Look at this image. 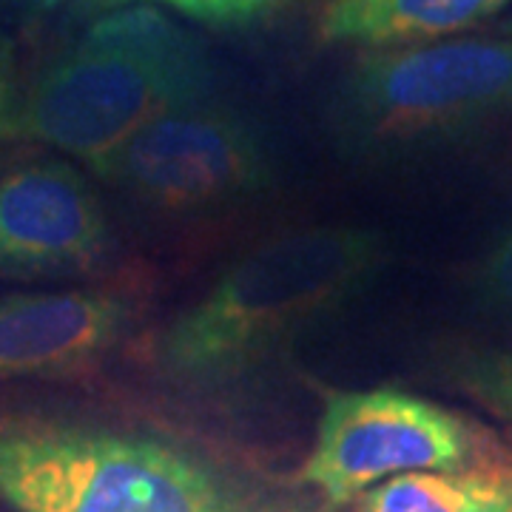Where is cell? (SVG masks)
Listing matches in <instances>:
<instances>
[{"instance_id":"6da1fadb","label":"cell","mask_w":512,"mask_h":512,"mask_svg":"<svg viewBox=\"0 0 512 512\" xmlns=\"http://www.w3.org/2000/svg\"><path fill=\"white\" fill-rule=\"evenodd\" d=\"M0 504L15 512H336L163 424L0 413Z\"/></svg>"},{"instance_id":"7a4b0ae2","label":"cell","mask_w":512,"mask_h":512,"mask_svg":"<svg viewBox=\"0 0 512 512\" xmlns=\"http://www.w3.org/2000/svg\"><path fill=\"white\" fill-rule=\"evenodd\" d=\"M382 262V237L356 225L276 234L171 316L146 342L143 362L177 393H225L345 308Z\"/></svg>"},{"instance_id":"3957f363","label":"cell","mask_w":512,"mask_h":512,"mask_svg":"<svg viewBox=\"0 0 512 512\" xmlns=\"http://www.w3.org/2000/svg\"><path fill=\"white\" fill-rule=\"evenodd\" d=\"M214 94L200 37L165 9L103 12L20 94L15 137L37 140L100 174L151 123Z\"/></svg>"},{"instance_id":"277c9868","label":"cell","mask_w":512,"mask_h":512,"mask_svg":"<svg viewBox=\"0 0 512 512\" xmlns=\"http://www.w3.org/2000/svg\"><path fill=\"white\" fill-rule=\"evenodd\" d=\"M512 109V37L458 35L365 49L339 94V123L362 151H407Z\"/></svg>"},{"instance_id":"5b68a950","label":"cell","mask_w":512,"mask_h":512,"mask_svg":"<svg viewBox=\"0 0 512 512\" xmlns=\"http://www.w3.org/2000/svg\"><path fill=\"white\" fill-rule=\"evenodd\" d=\"M501 453L476 421L424 396L396 387L333 390L299 484L339 510L390 478L464 470Z\"/></svg>"},{"instance_id":"8992f818","label":"cell","mask_w":512,"mask_h":512,"mask_svg":"<svg viewBox=\"0 0 512 512\" xmlns=\"http://www.w3.org/2000/svg\"><path fill=\"white\" fill-rule=\"evenodd\" d=\"M100 177L151 214L185 220L268 191L274 160L254 123L211 94L143 128Z\"/></svg>"},{"instance_id":"52a82bcc","label":"cell","mask_w":512,"mask_h":512,"mask_svg":"<svg viewBox=\"0 0 512 512\" xmlns=\"http://www.w3.org/2000/svg\"><path fill=\"white\" fill-rule=\"evenodd\" d=\"M137 305L111 285L0 296V382L89 376L126 342Z\"/></svg>"},{"instance_id":"ba28073f","label":"cell","mask_w":512,"mask_h":512,"mask_svg":"<svg viewBox=\"0 0 512 512\" xmlns=\"http://www.w3.org/2000/svg\"><path fill=\"white\" fill-rule=\"evenodd\" d=\"M109 220L66 160H32L0 180V268L86 274L109 254Z\"/></svg>"},{"instance_id":"9c48e42d","label":"cell","mask_w":512,"mask_h":512,"mask_svg":"<svg viewBox=\"0 0 512 512\" xmlns=\"http://www.w3.org/2000/svg\"><path fill=\"white\" fill-rule=\"evenodd\" d=\"M510 0H325L316 35L325 43L387 49L447 40L498 15Z\"/></svg>"},{"instance_id":"30bf717a","label":"cell","mask_w":512,"mask_h":512,"mask_svg":"<svg viewBox=\"0 0 512 512\" xmlns=\"http://www.w3.org/2000/svg\"><path fill=\"white\" fill-rule=\"evenodd\" d=\"M359 512H512V456L390 478L359 498Z\"/></svg>"},{"instance_id":"8fae6325","label":"cell","mask_w":512,"mask_h":512,"mask_svg":"<svg viewBox=\"0 0 512 512\" xmlns=\"http://www.w3.org/2000/svg\"><path fill=\"white\" fill-rule=\"evenodd\" d=\"M450 373L464 396L512 430V348L470 350L458 356Z\"/></svg>"},{"instance_id":"7c38bea8","label":"cell","mask_w":512,"mask_h":512,"mask_svg":"<svg viewBox=\"0 0 512 512\" xmlns=\"http://www.w3.org/2000/svg\"><path fill=\"white\" fill-rule=\"evenodd\" d=\"M134 3L171 9L177 15H185L214 29H245L276 15L291 0H86V6L94 12H111V9L134 6Z\"/></svg>"},{"instance_id":"4fadbf2b","label":"cell","mask_w":512,"mask_h":512,"mask_svg":"<svg viewBox=\"0 0 512 512\" xmlns=\"http://www.w3.org/2000/svg\"><path fill=\"white\" fill-rule=\"evenodd\" d=\"M478 288L490 305L501 311H512V228L498 239V245L481 262Z\"/></svg>"},{"instance_id":"5bb4252c","label":"cell","mask_w":512,"mask_h":512,"mask_svg":"<svg viewBox=\"0 0 512 512\" xmlns=\"http://www.w3.org/2000/svg\"><path fill=\"white\" fill-rule=\"evenodd\" d=\"M20 92L15 83V46L0 26V140L15 137Z\"/></svg>"},{"instance_id":"9a60e30c","label":"cell","mask_w":512,"mask_h":512,"mask_svg":"<svg viewBox=\"0 0 512 512\" xmlns=\"http://www.w3.org/2000/svg\"><path fill=\"white\" fill-rule=\"evenodd\" d=\"M501 35H507V37H512V18L507 20V23H504V26H501Z\"/></svg>"},{"instance_id":"2e32d148","label":"cell","mask_w":512,"mask_h":512,"mask_svg":"<svg viewBox=\"0 0 512 512\" xmlns=\"http://www.w3.org/2000/svg\"><path fill=\"white\" fill-rule=\"evenodd\" d=\"M35 3H40V6H55L60 0H35Z\"/></svg>"}]
</instances>
